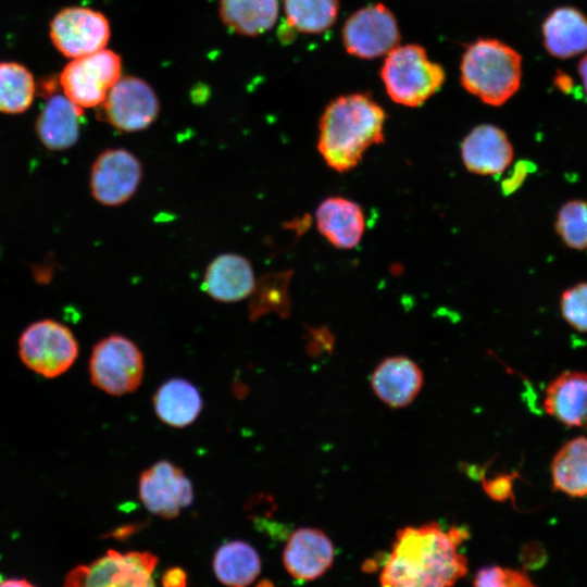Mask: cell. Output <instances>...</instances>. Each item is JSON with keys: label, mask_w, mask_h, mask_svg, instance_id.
<instances>
[{"label": "cell", "mask_w": 587, "mask_h": 587, "mask_svg": "<svg viewBox=\"0 0 587 587\" xmlns=\"http://www.w3.org/2000/svg\"><path fill=\"white\" fill-rule=\"evenodd\" d=\"M315 221L320 233L339 249L354 248L365 229L362 208L344 197L323 200L316 209Z\"/></svg>", "instance_id": "18"}, {"label": "cell", "mask_w": 587, "mask_h": 587, "mask_svg": "<svg viewBox=\"0 0 587 587\" xmlns=\"http://www.w3.org/2000/svg\"><path fill=\"white\" fill-rule=\"evenodd\" d=\"M577 73L583 83L584 91L587 95V53H585V55L579 61L577 65Z\"/></svg>", "instance_id": "36"}, {"label": "cell", "mask_w": 587, "mask_h": 587, "mask_svg": "<svg viewBox=\"0 0 587 587\" xmlns=\"http://www.w3.org/2000/svg\"><path fill=\"white\" fill-rule=\"evenodd\" d=\"M544 409L567 427L587 425V373L564 371L548 385Z\"/></svg>", "instance_id": "19"}, {"label": "cell", "mask_w": 587, "mask_h": 587, "mask_svg": "<svg viewBox=\"0 0 587 587\" xmlns=\"http://www.w3.org/2000/svg\"><path fill=\"white\" fill-rule=\"evenodd\" d=\"M89 375L93 386L111 396L134 392L143 379V354L129 338L112 334L95 345Z\"/></svg>", "instance_id": "5"}, {"label": "cell", "mask_w": 587, "mask_h": 587, "mask_svg": "<svg viewBox=\"0 0 587 587\" xmlns=\"http://www.w3.org/2000/svg\"><path fill=\"white\" fill-rule=\"evenodd\" d=\"M461 157L470 172L497 175L512 162L513 147L501 128L482 124L473 128L463 139Z\"/></svg>", "instance_id": "15"}, {"label": "cell", "mask_w": 587, "mask_h": 587, "mask_svg": "<svg viewBox=\"0 0 587 587\" xmlns=\"http://www.w3.org/2000/svg\"><path fill=\"white\" fill-rule=\"evenodd\" d=\"M153 409L164 424L172 427H186L193 423L203 408L198 388L185 378H171L155 390Z\"/></svg>", "instance_id": "22"}, {"label": "cell", "mask_w": 587, "mask_h": 587, "mask_svg": "<svg viewBox=\"0 0 587 587\" xmlns=\"http://www.w3.org/2000/svg\"><path fill=\"white\" fill-rule=\"evenodd\" d=\"M424 383L423 371L410 358L384 359L371 375L376 397L391 408H404L416 398Z\"/></svg>", "instance_id": "16"}, {"label": "cell", "mask_w": 587, "mask_h": 587, "mask_svg": "<svg viewBox=\"0 0 587 587\" xmlns=\"http://www.w3.org/2000/svg\"><path fill=\"white\" fill-rule=\"evenodd\" d=\"M290 273L271 274L257 282L249 305L250 320L255 321L274 312L280 317L289 315L288 283Z\"/></svg>", "instance_id": "28"}, {"label": "cell", "mask_w": 587, "mask_h": 587, "mask_svg": "<svg viewBox=\"0 0 587 587\" xmlns=\"http://www.w3.org/2000/svg\"><path fill=\"white\" fill-rule=\"evenodd\" d=\"M474 587H537L530 577L515 569L488 565L479 569L474 578Z\"/></svg>", "instance_id": "30"}, {"label": "cell", "mask_w": 587, "mask_h": 587, "mask_svg": "<svg viewBox=\"0 0 587 587\" xmlns=\"http://www.w3.org/2000/svg\"><path fill=\"white\" fill-rule=\"evenodd\" d=\"M157 562L147 552L109 550L90 564L73 569L63 587H155L152 572Z\"/></svg>", "instance_id": "8"}, {"label": "cell", "mask_w": 587, "mask_h": 587, "mask_svg": "<svg viewBox=\"0 0 587 587\" xmlns=\"http://www.w3.org/2000/svg\"><path fill=\"white\" fill-rule=\"evenodd\" d=\"M49 35L60 53L77 59L104 49L111 30L108 18L101 12L85 7H68L53 16Z\"/></svg>", "instance_id": "9"}, {"label": "cell", "mask_w": 587, "mask_h": 587, "mask_svg": "<svg viewBox=\"0 0 587 587\" xmlns=\"http://www.w3.org/2000/svg\"><path fill=\"white\" fill-rule=\"evenodd\" d=\"M122 59L109 49L72 59L59 83L63 95L82 109L100 105L122 77Z\"/></svg>", "instance_id": "7"}, {"label": "cell", "mask_w": 587, "mask_h": 587, "mask_svg": "<svg viewBox=\"0 0 587 587\" xmlns=\"http://www.w3.org/2000/svg\"><path fill=\"white\" fill-rule=\"evenodd\" d=\"M334 558L335 549L330 538L313 527L295 530L283 552L286 571L299 582L321 577L333 565Z\"/></svg>", "instance_id": "14"}, {"label": "cell", "mask_w": 587, "mask_h": 587, "mask_svg": "<svg viewBox=\"0 0 587 587\" xmlns=\"http://www.w3.org/2000/svg\"><path fill=\"white\" fill-rule=\"evenodd\" d=\"M22 362L33 372L54 378L64 374L78 357V344L65 325L40 320L28 325L18 339Z\"/></svg>", "instance_id": "6"}, {"label": "cell", "mask_w": 587, "mask_h": 587, "mask_svg": "<svg viewBox=\"0 0 587 587\" xmlns=\"http://www.w3.org/2000/svg\"><path fill=\"white\" fill-rule=\"evenodd\" d=\"M560 303L564 320L575 329L587 332V283L565 290Z\"/></svg>", "instance_id": "31"}, {"label": "cell", "mask_w": 587, "mask_h": 587, "mask_svg": "<svg viewBox=\"0 0 587 587\" xmlns=\"http://www.w3.org/2000/svg\"><path fill=\"white\" fill-rule=\"evenodd\" d=\"M519 474H499L492 478L483 480V488L487 496L496 501H505L513 498V483L519 478Z\"/></svg>", "instance_id": "32"}, {"label": "cell", "mask_w": 587, "mask_h": 587, "mask_svg": "<svg viewBox=\"0 0 587 587\" xmlns=\"http://www.w3.org/2000/svg\"><path fill=\"white\" fill-rule=\"evenodd\" d=\"M554 489L574 498L587 496V437L567 441L551 463Z\"/></svg>", "instance_id": "25"}, {"label": "cell", "mask_w": 587, "mask_h": 587, "mask_svg": "<svg viewBox=\"0 0 587 587\" xmlns=\"http://www.w3.org/2000/svg\"><path fill=\"white\" fill-rule=\"evenodd\" d=\"M278 0H220L222 22L242 36H258L272 28L278 16Z\"/></svg>", "instance_id": "24"}, {"label": "cell", "mask_w": 587, "mask_h": 587, "mask_svg": "<svg viewBox=\"0 0 587 587\" xmlns=\"http://www.w3.org/2000/svg\"><path fill=\"white\" fill-rule=\"evenodd\" d=\"M380 77L389 98L410 108L422 105L445 82V70L430 61L419 45L398 46L382 66Z\"/></svg>", "instance_id": "4"}, {"label": "cell", "mask_w": 587, "mask_h": 587, "mask_svg": "<svg viewBox=\"0 0 587 587\" xmlns=\"http://www.w3.org/2000/svg\"><path fill=\"white\" fill-rule=\"evenodd\" d=\"M287 22L296 30L305 34H321L335 23L338 0H284Z\"/></svg>", "instance_id": "27"}, {"label": "cell", "mask_w": 587, "mask_h": 587, "mask_svg": "<svg viewBox=\"0 0 587 587\" xmlns=\"http://www.w3.org/2000/svg\"><path fill=\"white\" fill-rule=\"evenodd\" d=\"M555 229L571 248L587 249V201L571 200L558 212Z\"/></svg>", "instance_id": "29"}, {"label": "cell", "mask_w": 587, "mask_h": 587, "mask_svg": "<svg viewBox=\"0 0 587 587\" xmlns=\"http://www.w3.org/2000/svg\"><path fill=\"white\" fill-rule=\"evenodd\" d=\"M138 492L146 509L162 519L176 517L193 501L190 479L167 460L158 461L140 473Z\"/></svg>", "instance_id": "12"}, {"label": "cell", "mask_w": 587, "mask_h": 587, "mask_svg": "<svg viewBox=\"0 0 587 587\" xmlns=\"http://www.w3.org/2000/svg\"><path fill=\"white\" fill-rule=\"evenodd\" d=\"M141 177L142 165L135 154L123 148L107 149L91 166V195L103 205H121L136 192Z\"/></svg>", "instance_id": "13"}, {"label": "cell", "mask_w": 587, "mask_h": 587, "mask_svg": "<svg viewBox=\"0 0 587 587\" xmlns=\"http://www.w3.org/2000/svg\"><path fill=\"white\" fill-rule=\"evenodd\" d=\"M0 587H36L23 578H9L0 582Z\"/></svg>", "instance_id": "37"}, {"label": "cell", "mask_w": 587, "mask_h": 587, "mask_svg": "<svg viewBox=\"0 0 587 587\" xmlns=\"http://www.w3.org/2000/svg\"><path fill=\"white\" fill-rule=\"evenodd\" d=\"M36 83L30 71L17 62H0V113L18 114L29 109Z\"/></svg>", "instance_id": "26"}, {"label": "cell", "mask_w": 587, "mask_h": 587, "mask_svg": "<svg viewBox=\"0 0 587 587\" xmlns=\"http://www.w3.org/2000/svg\"><path fill=\"white\" fill-rule=\"evenodd\" d=\"M83 110L63 93L50 96L36 121L40 142L52 151L73 147L79 138Z\"/></svg>", "instance_id": "20"}, {"label": "cell", "mask_w": 587, "mask_h": 587, "mask_svg": "<svg viewBox=\"0 0 587 587\" xmlns=\"http://www.w3.org/2000/svg\"><path fill=\"white\" fill-rule=\"evenodd\" d=\"M541 33L546 50L554 58L569 59L587 51V17L574 7L550 12Z\"/></svg>", "instance_id": "21"}, {"label": "cell", "mask_w": 587, "mask_h": 587, "mask_svg": "<svg viewBox=\"0 0 587 587\" xmlns=\"http://www.w3.org/2000/svg\"><path fill=\"white\" fill-rule=\"evenodd\" d=\"M554 84L557 85L559 89H561L565 93L572 92L574 89L572 77L560 70L557 71L555 73Z\"/></svg>", "instance_id": "35"}, {"label": "cell", "mask_w": 587, "mask_h": 587, "mask_svg": "<svg viewBox=\"0 0 587 587\" xmlns=\"http://www.w3.org/2000/svg\"><path fill=\"white\" fill-rule=\"evenodd\" d=\"M400 33L391 11L383 3L355 11L342 27V41L348 53L360 59L388 54L398 47Z\"/></svg>", "instance_id": "10"}, {"label": "cell", "mask_w": 587, "mask_h": 587, "mask_svg": "<svg viewBox=\"0 0 587 587\" xmlns=\"http://www.w3.org/2000/svg\"><path fill=\"white\" fill-rule=\"evenodd\" d=\"M103 120L126 133L148 128L158 117L160 102L151 86L135 76L121 77L101 103Z\"/></svg>", "instance_id": "11"}, {"label": "cell", "mask_w": 587, "mask_h": 587, "mask_svg": "<svg viewBox=\"0 0 587 587\" xmlns=\"http://www.w3.org/2000/svg\"><path fill=\"white\" fill-rule=\"evenodd\" d=\"M162 583L164 587H185L186 574L179 567H172L164 573Z\"/></svg>", "instance_id": "34"}, {"label": "cell", "mask_w": 587, "mask_h": 587, "mask_svg": "<svg viewBox=\"0 0 587 587\" xmlns=\"http://www.w3.org/2000/svg\"><path fill=\"white\" fill-rule=\"evenodd\" d=\"M461 84L484 103L501 105L520 88L522 58L497 39H478L467 47L461 61Z\"/></svg>", "instance_id": "3"}, {"label": "cell", "mask_w": 587, "mask_h": 587, "mask_svg": "<svg viewBox=\"0 0 587 587\" xmlns=\"http://www.w3.org/2000/svg\"><path fill=\"white\" fill-rule=\"evenodd\" d=\"M255 285L248 259L237 253H222L208 265L202 288L212 299L232 303L250 297Z\"/></svg>", "instance_id": "17"}, {"label": "cell", "mask_w": 587, "mask_h": 587, "mask_svg": "<svg viewBox=\"0 0 587 587\" xmlns=\"http://www.w3.org/2000/svg\"><path fill=\"white\" fill-rule=\"evenodd\" d=\"M213 571L226 587H248L260 574V555L246 541H227L214 554Z\"/></svg>", "instance_id": "23"}, {"label": "cell", "mask_w": 587, "mask_h": 587, "mask_svg": "<svg viewBox=\"0 0 587 587\" xmlns=\"http://www.w3.org/2000/svg\"><path fill=\"white\" fill-rule=\"evenodd\" d=\"M386 113L365 93L334 99L319 124L317 149L325 163L344 173L355 167L365 151L384 141Z\"/></svg>", "instance_id": "2"}, {"label": "cell", "mask_w": 587, "mask_h": 587, "mask_svg": "<svg viewBox=\"0 0 587 587\" xmlns=\"http://www.w3.org/2000/svg\"><path fill=\"white\" fill-rule=\"evenodd\" d=\"M529 171H530V163L524 162V161L517 163L514 168L513 175L510 176L502 184L503 192L507 195L515 190L524 180V178L529 173Z\"/></svg>", "instance_id": "33"}, {"label": "cell", "mask_w": 587, "mask_h": 587, "mask_svg": "<svg viewBox=\"0 0 587 587\" xmlns=\"http://www.w3.org/2000/svg\"><path fill=\"white\" fill-rule=\"evenodd\" d=\"M469 538L461 527L437 522L399 529L379 574L382 587H452L467 573L460 547Z\"/></svg>", "instance_id": "1"}]
</instances>
